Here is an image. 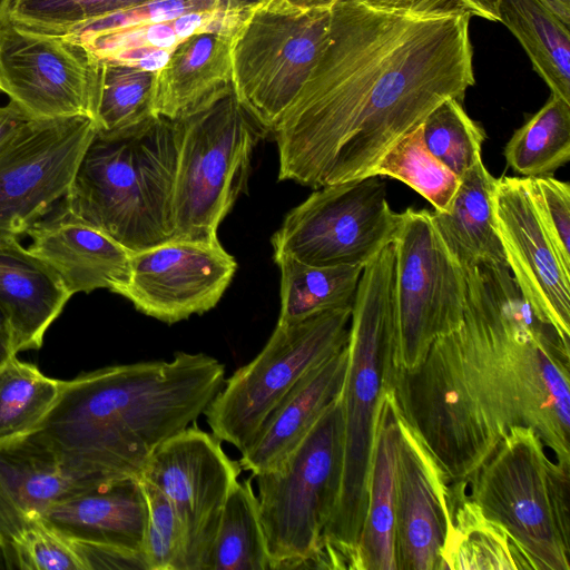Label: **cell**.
<instances>
[{
  "label": "cell",
  "mask_w": 570,
  "mask_h": 570,
  "mask_svg": "<svg viewBox=\"0 0 570 570\" xmlns=\"http://www.w3.org/2000/svg\"><path fill=\"white\" fill-rule=\"evenodd\" d=\"M471 16L342 0L327 42L272 134L278 179L320 188L374 175L403 135L475 83Z\"/></svg>",
  "instance_id": "cell-1"
},
{
  "label": "cell",
  "mask_w": 570,
  "mask_h": 570,
  "mask_svg": "<svg viewBox=\"0 0 570 570\" xmlns=\"http://www.w3.org/2000/svg\"><path fill=\"white\" fill-rule=\"evenodd\" d=\"M458 263L462 320L416 367L395 368L397 413L449 487L466 485L513 426L570 466V343L532 313L507 266Z\"/></svg>",
  "instance_id": "cell-2"
},
{
  "label": "cell",
  "mask_w": 570,
  "mask_h": 570,
  "mask_svg": "<svg viewBox=\"0 0 570 570\" xmlns=\"http://www.w3.org/2000/svg\"><path fill=\"white\" fill-rule=\"evenodd\" d=\"M225 366L204 353L112 365L62 381L30 430L89 488L139 480L154 452L204 414Z\"/></svg>",
  "instance_id": "cell-3"
},
{
  "label": "cell",
  "mask_w": 570,
  "mask_h": 570,
  "mask_svg": "<svg viewBox=\"0 0 570 570\" xmlns=\"http://www.w3.org/2000/svg\"><path fill=\"white\" fill-rule=\"evenodd\" d=\"M395 246L391 243L364 266L352 304L342 392V480L320 550L336 569L358 570L356 546L366 512L377 421L395 372Z\"/></svg>",
  "instance_id": "cell-4"
},
{
  "label": "cell",
  "mask_w": 570,
  "mask_h": 570,
  "mask_svg": "<svg viewBox=\"0 0 570 570\" xmlns=\"http://www.w3.org/2000/svg\"><path fill=\"white\" fill-rule=\"evenodd\" d=\"M178 148V121L163 116L117 135L96 132L62 200L129 253L173 240Z\"/></svg>",
  "instance_id": "cell-5"
},
{
  "label": "cell",
  "mask_w": 570,
  "mask_h": 570,
  "mask_svg": "<svg viewBox=\"0 0 570 570\" xmlns=\"http://www.w3.org/2000/svg\"><path fill=\"white\" fill-rule=\"evenodd\" d=\"M530 428L513 426L471 474L468 495L532 570H570V466Z\"/></svg>",
  "instance_id": "cell-6"
},
{
  "label": "cell",
  "mask_w": 570,
  "mask_h": 570,
  "mask_svg": "<svg viewBox=\"0 0 570 570\" xmlns=\"http://www.w3.org/2000/svg\"><path fill=\"white\" fill-rule=\"evenodd\" d=\"M342 395L276 470L256 475L271 570L315 568L343 470Z\"/></svg>",
  "instance_id": "cell-7"
},
{
  "label": "cell",
  "mask_w": 570,
  "mask_h": 570,
  "mask_svg": "<svg viewBox=\"0 0 570 570\" xmlns=\"http://www.w3.org/2000/svg\"><path fill=\"white\" fill-rule=\"evenodd\" d=\"M177 121L173 240L219 243L218 227L246 188L263 130L234 91Z\"/></svg>",
  "instance_id": "cell-8"
},
{
  "label": "cell",
  "mask_w": 570,
  "mask_h": 570,
  "mask_svg": "<svg viewBox=\"0 0 570 570\" xmlns=\"http://www.w3.org/2000/svg\"><path fill=\"white\" fill-rule=\"evenodd\" d=\"M352 305L277 324L263 350L236 370L204 412L212 434L239 452L313 368L348 342Z\"/></svg>",
  "instance_id": "cell-9"
},
{
  "label": "cell",
  "mask_w": 570,
  "mask_h": 570,
  "mask_svg": "<svg viewBox=\"0 0 570 570\" xmlns=\"http://www.w3.org/2000/svg\"><path fill=\"white\" fill-rule=\"evenodd\" d=\"M331 9L283 11L262 0L230 38L236 99L273 131L308 78L328 38Z\"/></svg>",
  "instance_id": "cell-10"
},
{
  "label": "cell",
  "mask_w": 570,
  "mask_h": 570,
  "mask_svg": "<svg viewBox=\"0 0 570 570\" xmlns=\"http://www.w3.org/2000/svg\"><path fill=\"white\" fill-rule=\"evenodd\" d=\"M400 223L382 176L326 185L286 215L272 237L274 258L288 256L314 266H365L394 242Z\"/></svg>",
  "instance_id": "cell-11"
},
{
  "label": "cell",
  "mask_w": 570,
  "mask_h": 570,
  "mask_svg": "<svg viewBox=\"0 0 570 570\" xmlns=\"http://www.w3.org/2000/svg\"><path fill=\"white\" fill-rule=\"evenodd\" d=\"M396 253L395 368L412 370L432 342L455 328L465 293L461 265L448 252L431 212L407 208L394 239Z\"/></svg>",
  "instance_id": "cell-12"
},
{
  "label": "cell",
  "mask_w": 570,
  "mask_h": 570,
  "mask_svg": "<svg viewBox=\"0 0 570 570\" xmlns=\"http://www.w3.org/2000/svg\"><path fill=\"white\" fill-rule=\"evenodd\" d=\"M101 60L72 36L0 24V92L32 120L96 117Z\"/></svg>",
  "instance_id": "cell-13"
},
{
  "label": "cell",
  "mask_w": 570,
  "mask_h": 570,
  "mask_svg": "<svg viewBox=\"0 0 570 570\" xmlns=\"http://www.w3.org/2000/svg\"><path fill=\"white\" fill-rule=\"evenodd\" d=\"M96 135L87 116L29 120L0 151V237H18L68 193Z\"/></svg>",
  "instance_id": "cell-14"
},
{
  "label": "cell",
  "mask_w": 570,
  "mask_h": 570,
  "mask_svg": "<svg viewBox=\"0 0 570 570\" xmlns=\"http://www.w3.org/2000/svg\"><path fill=\"white\" fill-rule=\"evenodd\" d=\"M242 466L213 434L195 423L164 442L139 480L171 502L186 535V570H204L228 494Z\"/></svg>",
  "instance_id": "cell-15"
},
{
  "label": "cell",
  "mask_w": 570,
  "mask_h": 570,
  "mask_svg": "<svg viewBox=\"0 0 570 570\" xmlns=\"http://www.w3.org/2000/svg\"><path fill=\"white\" fill-rule=\"evenodd\" d=\"M236 269L220 243L169 240L130 253L127 281L115 293L142 314L173 324L215 307Z\"/></svg>",
  "instance_id": "cell-16"
},
{
  "label": "cell",
  "mask_w": 570,
  "mask_h": 570,
  "mask_svg": "<svg viewBox=\"0 0 570 570\" xmlns=\"http://www.w3.org/2000/svg\"><path fill=\"white\" fill-rule=\"evenodd\" d=\"M492 202L507 265L523 301L570 343V271L538 216L528 178L497 179Z\"/></svg>",
  "instance_id": "cell-17"
},
{
  "label": "cell",
  "mask_w": 570,
  "mask_h": 570,
  "mask_svg": "<svg viewBox=\"0 0 570 570\" xmlns=\"http://www.w3.org/2000/svg\"><path fill=\"white\" fill-rule=\"evenodd\" d=\"M396 415L397 570H441L450 527L448 485L439 466L397 411Z\"/></svg>",
  "instance_id": "cell-18"
},
{
  "label": "cell",
  "mask_w": 570,
  "mask_h": 570,
  "mask_svg": "<svg viewBox=\"0 0 570 570\" xmlns=\"http://www.w3.org/2000/svg\"><path fill=\"white\" fill-rule=\"evenodd\" d=\"M26 234L28 249L50 266L67 291L115 293L128 277L130 253L100 230L75 216L61 199Z\"/></svg>",
  "instance_id": "cell-19"
},
{
  "label": "cell",
  "mask_w": 570,
  "mask_h": 570,
  "mask_svg": "<svg viewBox=\"0 0 570 570\" xmlns=\"http://www.w3.org/2000/svg\"><path fill=\"white\" fill-rule=\"evenodd\" d=\"M87 488L35 432L0 440V539L11 550L13 539L52 504Z\"/></svg>",
  "instance_id": "cell-20"
},
{
  "label": "cell",
  "mask_w": 570,
  "mask_h": 570,
  "mask_svg": "<svg viewBox=\"0 0 570 570\" xmlns=\"http://www.w3.org/2000/svg\"><path fill=\"white\" fill-rule=\"evenodd\" d=\"M347 363L346 344L293 387L240 452L242 470L256 476L278 469L286 461L327 407L342 395Z\"/></svg>",
  "instance_id": "cell-21"
},
{
  "label": "cell",
  "mask_w": 570,
  "mask_h": 570,
  "mask_svg": "<svg viewBox=\"0 0 570 570\" xmlns=\"http://www.w3.org/2000/svg\"><path fill=\"white\" fill-rule=\"evenodd\" d=\"M147 518L140 481L125 479L78 491L52 504L40 520L72 541L145 554Z\"/></svg>",
  "instance_id": "cell-22"
},
{
  "label": "cell",
  "mask_w": 570,
  "mask_h": 570,
  "mask_svg": "<svg viewBox=\"0 0 570 570\" xmlns=\"http://www.w3.org/2000/svg\"><path fill=\"white\" fill-rule=\"evenodd\" d=\"M255 6L193 11L161 22L85 30L69 36L80 40L102 61L156 72L181 42L195 35L232 38Z\"/></svg>",
  "instance_id": "cell-23"
},
{
  "label": "cell",
  "mask_w": 570,
  "mask_h": 570,
  "mask_svg": "<svg viewBox=\"0 0 570 570\" xmlns=\"http://www.w3.org/2000/svg\"><path fill=\"white\" fill-rule=\"evenodd\" d=\"M72 295L57 273L18 237H0V308L13 330L17 352L37 350Z\"/></svg>",
  "instance_id": "cell-24"
},
{
  "label": "cell",
  "mask_w": 570,
  "mask_h": 570,
  "mask_svg": "<svg viewBox=\"0 0 570 570\" xmlns=\"http://www.w3.org/2000/svg\"><path fill=\"white\" fill-rule=\"evenodd\" d=\"M230 38L195 35L181 42L155 75L154 109L169 119L202 108L233 92Z\"/></svg>",
  "instance_id": "cell-25"
},
{
  "label": "cell",
  "mask_w": 570,
  "mask_h": 570,
  "mask_svg": "<svg viewBox=\"0 0 570 570\" xmlns=\"http://www.w3.org/2000/svg\"><path fill=\"white\" fill-rule=\"evenodd\" d=\"M399 423L392 389L377 421L367 503L356 546L358 570H397L395 556V485Z\"/></svg>",
  "instance_id": "cell-26"
},
{
  "label": "cell",
  "mask_w": 570,
  "mask_h": 570,
  "mask_svg": "<svg viewBox=\"0 0 570 570\" xmlns=\"http://www.w3.org/2000/svg\"><path fill=\"white\" fill-rule=\"evenodd\" d=\"M495 183L481 159L462 175L449 210L431 213L439 237L458 262L508 267L493 216Z\"/></svg>",
  "instance_id": "cell-27"
},
{
  "label": "cell",
  "mask_w": 570,
  "mask_h": 570,
  "mask_svg": "<svg viewBox=\"0 0 570 570\" xmlns=\"http://www.w3.org/2000/svg\"><path fill=\"white\" fill-rule=\"evenodd\" d=\"M465 490L464 485L448 489L450 527L442 569H530L505 531L482 514Z\"/></svg>",
  "instance_id": "cell-28"
},
{
  "label": "cell",
  "mask_w": 570,
  "mask_h": 570,
  "mask_svg": "<svg viewBox=\"0 0 570 570\" xmlns=\"http://www.w3.org/2000/svg\"><path fill=\"white\" fill-rule=\"evenodd\" d=\"M499 12L551 95L570 104L569 26L538 0H500Z\"/></svg>",
  "instance_id": "cell-29"
},
{
  "label": "cell",
  "mask_w": 570,
  "mask_h": 570,
  "mask_svg": "<svg viewBox=\"0 0 570 570\" xmlns=\"http://www.w3.org/2000/svg\"><path fill=\"white\" fill-rule=\"evenodd\" d=\"M281 272L277 324H291L353 304L364 266H314L288 256L274 258Z\"/></svg>",
  "instance_id": "cell-30"
},
{
  "label": "cell",
  "mask_w": 570,
  "mask_h": 570,
  "mask_svg": "<svg viewBox=\"0 0 570 570\" xmlns=\"http://www.w3.org/2000/svg\"><path fill=\"white\" fill-rule=\"evenodd\" d=\"M204 570H271L252 476L228 494Z\"/></svg>",
  "instance_id": "cell-31"
},
{
  "label": "cell",
  "mask_w": 570,
  "mask_h": 570,
  "mask_svg": "<svg viewBox=\"0 0 570 570\" xmlns=\"http://www.w3.org/2000/svg\"><path fill=\"white\" fill-rule=\"evenodd\" d=\"M507 165L525 178L551 175L570 160V104L551 95L504 147Z\"/></svg>",
  "instance_id": "cell-32"
},
{
  "label": "cell",
  "mask_w": 570,
  "mask_h": 570,
  "mask_svg": "<svg viewBox=\"0 0 570 570\" xmlns=\"http://www.w3.org/2000/svg\"><path fill=\"white\" fill-rule=\"evenodd\" d=\"M154 71L102 61L96 132L117 135L158 116L154 109Z\"/></svg>",
  "instance_id": "cell-33"
},
{
  "label": "cell",
  "mask_w": 570,
  "mask_h": 570,
  "mask_svg": "<svg viewBox=\"0 0 570 570\" xmlns=\"http://www.w3.org/2000/svg\"><path fill=\"white\" fill-rule=\"evenodd\" d=\"M374 175L401 180L441 213L449 210L461 179L428 150L422 124L387 149Z\"/></svg>",
  "instance_id": "cell-34"
},
{
  "label": "cell",
  "mask_w": 570,
  "mask_h": 570,
  "mask_svg": "<svg viewBox=\"0 0 570 570\" xmlns=\"http://www.w3.org/2000/svg\"><path fill=\"white\" fill-rule=\"evenodd\" d=\"M62 381L42 374L37 366L9 358L0 367V440L32 430L61 391Z\"/></svg>",
  "instance_id": "cell-35"
},
{
  "label": "cell",
  "mask_w": 570,
  "mask_h": 570,
  "mask_svg": "<svg viewBox=\"0 0 570 570\" xmlns=\"http://www.w3.org/2000/svg\"><path fill=\"white\" fill-rule=\"evenodd\" d=\"M422 132L428 150L460 178L482 159L485 132L455 98L445 99L425 117Z\"/></svg>",
  "instance_id": "cell-36"
},
{
  "label": "cell",
  "mask_w": 570,
  "mask_h": 570,
  "mask_svg": "<svg viewBox=\"0 0 570 570\" xmlns=\"http://www.w3.org/2000/svg\"><path fill=\"white\" fill-rule=\"evenodd\" d=\"M139 481L148 508L145 557L149 570H186V535L177 511L158 488Z\"/></svg>",
  "instance_id": "cell-37"
},
{
  "label": "cell",
  "mask_w": 570,
  "mask_h": 570,
  "mask_svg": "<svg viewBox=\"0 0 570 570\" xmlns=\"http://www.w3.org/2000/svg\"><path fill=\"white\" fill-rule=\"evenodd\" d=\"M10 548L19 569L85 570L73 542L40 519L22 530Z\"/></svg>",
  "instance_id": "cell-38"
},
{
  "label": "cell",
  "mask_w": 570,
  "mask_h": 570,
  "mask_svg": "<svg viewBox=\"0 0 570 570\" xmlns=\"http://www.w3.org/2000/svg\"><path fill=\"white\" fill-rule=\"evenodd\" d=\"M538 216L566 269L570 271V186L551 175L528 178Z\"/></svg>",
  "instance_id": "cell-39"
},
{
  "label": "cell",
  "mask_w": 570,
  "mask_h": 570,
  "mask_svg": "<svg viewBox=\"0 0 570 570\" xmlns=\"http://www.w3.org/2000/svg\"><path fill=\"white\" fill-rule=\"evenodd\" d=\"M72 541V540H71ZM85 570L95 569H136L149 570L146 557L141 552L106 544L72 541Z\"/></svg>",
  "instance_id": "cell-40"
},
{
  "label": "cell",
  "mask_w": 570,
  "mask_h": 570,
  "mask_svg": "<svg viewBox=\"0 0 570 570\" xmlns=\"http://www.w3.org/2000/svg\"><path fill=\"white\" fill-rule=\"evenodd\" d=\"M370 3L411 7V6H434L446 9H455L468 12L471 17H479L492 22H500V0H364Z\"/></svg>",
  "instance_id": "cell-41"
},
{
  "label": "cell",
  "mask_w": 570,
  "mask_h": 570,
  "mask_svg": "<svg viewBox=\"0 0 570 570\" xmlns=\"http://www.w3.org/2000/svg\"><path fill=\"white\" fill-rule=\"evenodd\" d=\"M30 119L13 102L0 106V151Z\"/></svg>",
  "instance_id": "cell-42"
},
{
  "label": "cell",
  "mask_w": 570,
  "mask_h": 570,
  "mask_svg": "<svg viewBox=\"0 0 570 570\" xmlns=\"http://www.w3.org/2000/svg\"><path fill=\"white\" fill-rule=\"evenodd\" d=\"M340 1L342 0H262L269 8L294 12L332 9Z\"/></svg>",
  "instance_id": "cell-43"
},
{
  "label": "cell",
  "mask_w": 570,
  "mask_h": 570,
  "mask_svg": "<svg viewBox=\"0 0 570 570\" xmlns=\"http://www.w3.org/2000/svg\"><path fill=\"white\" fill-rule=\"evenodd\" d=\"M17 354L13 330L4 312L0 308V367Z\"/></svg>",
  "instance_id": "cell-44"
},
{
  "label": "cell",
  "mask_w": 570,
  "mask_h": 570,
  "mask_svg": "<svg viewBox=\"0 0 570 570\" xmlns=\"http://www.w3.org/2000/svg\"><path fill=\"white\" fill-rule=\"evenodd\" d=\"M564 24L570 27V0H538Z\"/></svg>",
  "instance_id": "cell-45"
},
{
  "label": "cell",
  "mask_w": 570,
  "mask_h": 570,
  "mask_svg": "<svg viewBox=\"0 0 570 570\" xmlns=\"http://www.w3.org/2000/svg\"><path fill=\"white\" fill-rule=\"evenodd\" d=\"M16 568L13 554L9 547L0 539V569Z\"/></svg>",
  "instance_id": "cell-46"
},
{
  "label": "cell",
  "mask_w": 570,
  "mask_h": 570,
  "mask_svg": "<svg viewBox=\"0 0 570 570\" xmlns=\"http://www.w3.org/2000/svg\"><path fill=\"white\" fill-rule=\"evenodd\" d=\"M13 0H0V24L8 18Z\"/></svg>",
  "instance_id": "cell-47"
}]
</instances>
